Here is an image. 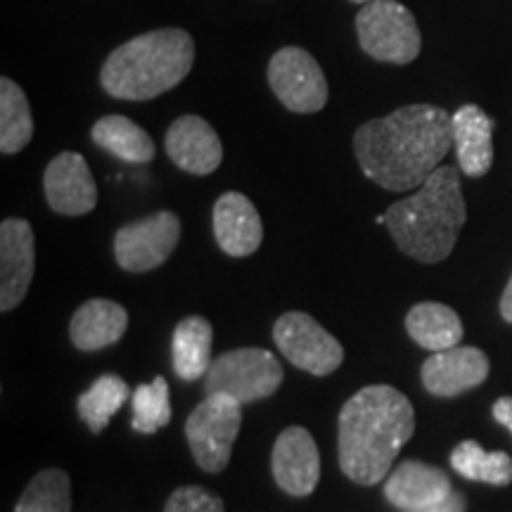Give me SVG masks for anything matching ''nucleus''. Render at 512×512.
Here are the masks:
<instances>
[{"mask_svg":"<svg viewBox=\"0 0 512 512\" xmlns=\"http://www.w3.org/2000/svg\"><path fill=\"white\" fill-rule=\"evenodd\" d=\"M453 147V114L434 105H406L370 119L354 133V155L366 178L384 190L420 188Z\"/></svg>","mask_w":512,"mask_h":512,"instance_id":"obj_1","label":"nucleus"},{"mask_svg":"<svg viewBox=\"0 0 512 512\" xmlns=\"http://www.w3.org/2000/svg\"><path fill=\"white\" fill-rule=\"evenodd\" d=\"M415 432V411L406 394L389 384L363 387L339 413V467L351 482L373 486Z\"/></svg>","mask_w":512,"mask_h":512,"instance_id":"obj_2","label":"nucleus"},{"mask_svg":"<svg viewBox=\"0 0 512 512\" xmlns=\"http://www.w3.org/2000/svg\"><path fill=\"white\" fill-rule=\"evenodd\" d=\"M465 221L467 207L456 166H439L418 192L387 209V228L396 247L420 264L448 259Z\"/></svg>","mask_w":512,"mask_h":512,"instance_id":"obj_3","label":"nucleus"},{"mask_svg":"<svg viewBox=\"0 0 512 512\" xmlns=\"http://www.w3.org/2000/svg\"><path fill=\"white\" fill-rule=\"evenodd\" d=\"M195 64V41L183 29L140 34L107 57L100 86L117 100L143 102L176 88Z\"/></svg>","mask_w":512,"mask_h":512,"instance_id":"obj_4","label":"nucleus"},{"mask_svg":"<svg viewBox=\"0 0 512 512\" xmlns=\"http://www.w3.org/2000/svg\"><path fill=\"white\" fill-rule=\"evenodd\" d=\"M361 50L377 62L411 64L422 50L415 15L399 0H373L356 15Z\"/></svg>","mask_w":512,"mask_h":512,"instance_id":"obj_5","label":"nucleus"},{"mask_svg":"<svg viewBox=\"0 0 512 512\" xmlns=\"http://www.w3.org/2000/svg\"><path fill=\"white\" fill-rule=\"evenodd\" d=\"M283 384V366L266 349H233L211 363L204 392L233 396L240 403L268 399Z\"/></svg>","mask_w":512,"mask_h":512,"instance_id":"obj_6","label":"nucleus"},{"mask_svg":"<svg viewBox=\"0 0 512 512\" xmlns=\"http://www.w3.org/2000/svg\"><path fill=\"white\" fill-rule=\"evenodd\" d=\"M242 425V403L233 396L211 394L204 399L185 422L192 458L204 472L226 470L233 444Z\"/></svg>","mask_w":512,"mask_h":512,"instance_id":"obj_7","label":"nucleus"},{"mask_svg":"<svg viewBox=\"0 0 512 512\" xmlns=\"http://www.w3.org/2000/svg\"><path fill=\"white\" fill-rule=\"evenodd\" d=\"M268 86L287 110L316 114L328 105V79L309 50L287 46L268 62Z\"/></svg>","mask_w":512,"mask_h":512,"instance_id":"obj_8","label":"nucleus"},{"mask_svg":"<svg viewBox=\"0 0 512 512\" xmlns=\"http://www.w3.org/2000/svg\"><path fill=\"white\" fill-rule=\"evenodd\" d=\"M273 339L292 366L316 377L332 375L344 361L342 344L309 313H283L273 325Z\"/></svg>","mask_w":512,"mask_h":512,"instance_id":"obj_9","label":"nucleus"},{"mask_svg":"<svg viewBox=\"0 0 512 512\" xmlns=\"http://www.w3.org/2000/svg\"><path fill=\"white\" fill-rule=\"evenodd\" d=\"M181 240V219L174 211H157L119 228L114 238L117 264L128 273H147L162 266Z\"/></svg>","mask_w":512,"mask_h":512,"instance_id":"obj_10","label":"nucleus"},{"mask_svg":"<svg viewBox=\"0 0 512 512\" xmlns=\"http://www.w3.org/2000/svg\"><path fill=\"white\" fill-rule=\"evenodd\" d=\"M34 230L24 219H5L0 226V311H12L27 297L34 280Z\"/></svg>","mask_w":512,"mask_h":512,"instance_id":"obj_11","label":"nucleus"},{"mask_svg":"<svg viewBox=\"0 0 512 512\" xmlns=\"http://www.w3.org/2000/svg\"><path fill=\"white\" fill-rule=\"evenodd\" d=\"M166 155L178 169L192 176H209L223 162L219 133L207 119L197 114H183L166 131Z\"/></svg>","mask_w":512,"mask_h":512,"instance_id":"obj_12","label":"nucleus"},{"mask_svg":"<svg viewBox=\"0 0 512 512\" xmlns=\"http://www.w3.org/2000/svg\"><path fill=\"white\" fill-rule=\"evenodd\" d=\"M48 207L62 216L91 214L98 204V185L79 152H60L43 176Z\"/></svg>","mask_w":512,"mask_h":512,"instance_id":"obj_13","label":"nucleus"},{"mask_svg":"<svg viewBox=\"0 0 512 512\" xmlns=\"http://www.w3.org/2000/svg\"><path fill=\"white\" fill-rule=\"evenodd\" d=\"M489 356L477 347H453L422 363V387L439 399L470 392L489 377Z\"/></svg>","mask_w":512,"mask_h":512,"instance_id":"obj_14","label":"nucleus"},{"mask_svg":"<svg viewBox=\"0 0 512 512\" xmlns=\"http://www.w3.org/2000/svg\"><path fill=\"white\" fill-rule=\"evenodd\" d=\"M273 477L290 496H309L320 479V453L309 430L287 427L273 446Z\"/></svg>","mask_w":512,"mask_h":512,"instance_id":"obj_15","label":"nucleus"},{"mask_svg":"<svg viewBox=\"0 0 512 512\" xmlns=\"http://www.w3.org/2000/svg\"><path fill=\"white\" fill-rule=\"evenodd\" d=\"M214 238L228 256L254 254L264 240L261 216L242 192H226L214 204Z\"/></svg>","mask_w":512,"mask_h":512,"instance_id":"obj_16","label":"nucleus"},{"mask_svg":"<svg viewBox=\"0 0 512 512\" xmlns=\"http://www.w3.org/2000/svg\"><path fill=\"white\" fill-rule=\"evenodd\" d=\"M451 491V479L446 472L420 460H403L396 470L389 472L384 484L387 501L403 512L444 501Z\"/></svg>","mask_w":512,"mask_h":512,"instance_id":"obj_17","label":"nucleus"},{"mask_svg":"<svg viewBox=\"0 0 512 512\" xmlns=\"http://www.w3.org/2000/svg\"><path fill=\"white\" fill-rule=\"evenodd\" d=\"M453 147L465 176L482 178L494 166V121L479 105H463L453 114Z\"/></svg>","mask_w":512,"mask_h":512,"instance_id":"obj_18","label":"nucleus"},{"mask_svg":"<svg viewBox=\"0 0 512 512\" xmlns=\"http://www.w3.org/2000/svg\"><path fill=\"white\" fill-rule=\"evenodd\" d=\"M128 328V313L112 299H88L69 323L72 342L81 351H100L119 342Z\"/></svg>","mask_w":512,"mask_h":512,"instance_id":"obj_19","label":"nucleus"},{"mask_svg":"<svg viewBox=\"0 0 512 512\" xmlns=\"http://www.w3.org/2000/svg\"><path fill=\"white\" fill-rule=\"evenodd\" d=\"M406 330L415 344L432 354H439V351L458 347V342L463 339V320L451 306L420 302L408 311Z\"/></svg>","mask_w":512,"mask_h":512,"instance_id":"obj_20","label":"nucleus"},{"mask_svg":"<svg viewBox=\"0 0 512 512\" xmlns=\"http://www.w3.org/2000/svg\"><path fill=\"white\" fill-rule=\"evenodd\" d=\"M211 344H214V328L207 318L188 316L176 325L174 344V370L185 382L207 377L211 363Z\"/></svg>","mask_w":512,"mask_h":512,"instance_id":"obj_21","label":"nucleus"},{"mask_svg":"<svg viewBox=\"0 0 512 512\" xmlns=\"http://www.w3.org/2000/svg\"><path fill=\"white\" fill-rule=\"evenodd\" d=\"M91 138L102 150L131 164H147L157 155L155 140L150 138V133L121 114H110V117L95 121Z\"/></svg>","mask_w":512,"mask_h":512,"instance_id":"obj_22","label":"nucleus"},{"mask_svg":"<svg viewBox=\"0 0 512 512\" xmlns=\"http://www.w3.org/2000/svg\"><path fill=\"white\" fill-rule=\"evenodd\" d=\"M34 138V119L27 95L15 81L0 79V152L17 155Z\"/></svg>","mask_w":512,"mask_h":512,"instance_id":"obj_23","label":"nucleus"},{"mask_svg":"<svg viewBox=\"0 0 512 512\" xmlns=\"http://www.w3.org/2000/svg\"><path fill=\"white\" fill-rule=\"evenodd\" d=\"M451 467L470 482L508 486L512 482V458L505 451H486L477 441H460L451 453Z\"/></svg>","mask_w":512,"mask_h":512,"instance_id":"obj_24","label":"nucleus"},{"mask_svg":"<svg viewBox=\"0 0 512 512\" xmlns=\"http://www.w3.org/2000/svg\"><path fill=\"white\" fill-rule=\"evenodd\" d=\"M128 387L119 375H102L79 399V415L93 434H100L110 425L112 415L124 406Z\"/></svg>","mask_w":512,"mask_h":512,"instance_id":"obj_25","label":"nucleus"},{"mask_svg":"<svg viewBox=\"0 0 512 512\" xmlns=\"http://www.w3.org/2000/svg\"><path fill=\"white\" fill-rule=\"evenodd\" d=\"M69 510H72V486H69V475L64 470H55V467L38 472L15 505V512Z\"/></svg>","mask_w":512,"mask_h":512,"instance_id":"obj_26","label":"nucleus"},{"mask_svg":"<svg viewBox=\"0 0 512 512\" xmlns=\"http://www.w3.org/2000/svg\"><path fill=\"white\" fill-rule=\"evenodd\" d=\"M131 427L140 434H155L171 422L169 384L164 377H155L150 384H140L131 399Z\"/></svg>","mask_w":512,"mask_h":512,"instance_id":"obj_27","label":"nucleus"},{"mask_svg":"<svg viewBox=\"0 0 512 512\" xmlns=\"http://www.w3.org/2000/svg\"><path fill=\"white\" fill-rule=\"evenodd\" d=\"M164 512H223V501L200 486H181L169 496Z\"/></svg>","mask_w":512,"mask_h":512,"instance_id":"obj_28","label":"nucleus"},{"mask_svg":"<svg viewBox=\"0 0 512 512\" xmlns=\"http://www.w3.org/2000/svg\"><path fill=\"white\" fill-rule=\"evenodd\" d=\"M408 512H465V498H463V494H458V491H451L444 501L432 503V505H427V508H420V510H408Z\"/></svg>","mask_w":512,"mask_h":512,"instance_id":"obj_29","label":"nucleus"},{"mask_svg":"<svg viewBox=\"0 0 512 512\" xmlns=\"http://www.w3.org/2000/svg\"><path fill=\"white\" fill-rule=\"evenodd\" d=\"M491 413H494L498 425L508 427L512 432V396H501V399L494 403V408H491Z\"/></svg>","mask_w":512,"mask_h":512,"instance_id":"obj_30","label":"nucleus"},{"mask_svg":"<svg viewBox=\"0 0 512 512\" xmlns=\"http://www.w3.org/2000/svg\"><path fill=\"white\" fill-rule=\"evenodd\" d=\"M501 316L505 323H512V275H510L508 285H505L503 297H501Z\"/></svg>","mask_w":512,"mask_h":512,"instance_id":"obj_31","label":"nucleus"},{"mask_svg":"<svg viewBox=\"0 0 512 512\" xmlns=\"http://www.w3.org/2000/svg\"><path fill=\"white\" fill-rule=\"evenodd\" d=\"M349 3H356V5H368V3H373V0H349Z\"/></svg>","mask_w":512,"mask_h":512,"instance_id":"obj_32","label":"nucleus"}]
</instances>
